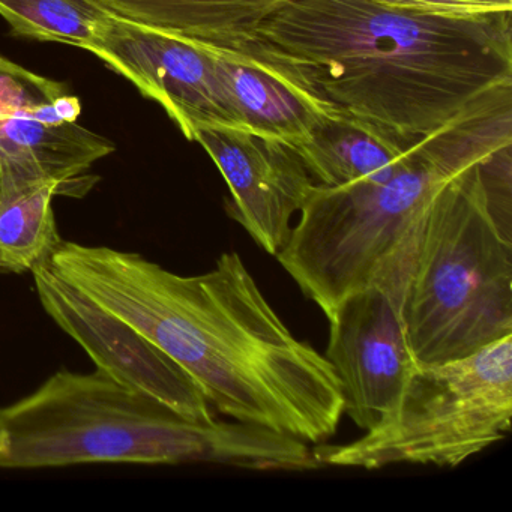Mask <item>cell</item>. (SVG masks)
<instances>
[{
	"instance_id": "6da1fadb",
	"label": "cell",
	"mask_w": 512,
	"mask_h": 512,
	"mask_svg": "<svg viewBox=\"0 0 512 512\" xmlns=\"http://www.w3.org/2000/svg\"><path fill=\"white\" fill-rule=\"evenodd\" d=\"M49 265L169 356L215 412L307 443L337 433L334 368L290 331L235 251L179 275L137 253L62 241Z\"/></svg>"
},
{
	"instance_id": "7a4b0ae2",
	"label": "cell",
	"mask_w": 512,
	"mask_h": 512,
	"mask_svg": "<svg viewBox=\"0 0 512 512\" xmlns=\"http://www.w3.org/2000/svg\"><path fill=\"white\" fill-rule=\"evenodd\" d=\"M247 38L344 115L406 139L512 80L511 16L446 20L371 0H290Z\"/></svg>"
},
{
	"instance_id": "3957f363",
	"label": "cell",
	"mask_w": 512,
	"mask_h": 512,
	"mask_svg": "<svg viewBox=\"0 0 512 512\" xmlns=\"http://www.w3.org/2000/svg\"><path fill=\"white\" fill-rule=\"evenodd\" d=\"M509 146L512 82H503L416 140L388 181L314 184L298 224L275 257L326 317L344 299L370 287L400 308L431 200L455 176Z\"/></svg>"
},
{
	"instance_id": "277c9868",
	"label": "cell",
	"mask_w": 512,
	"mask_h": 512,
	"mask_svg": "<svg viewBox=\"0 0 512 512\" xmlns=\"http://www.w3.org/2000/svg\"><path fill=\"white\" fill-rule=\"evenodd\" d=\"M86 463H214L307 472V442L245 422L194 421L103 371L62 368L0 409V469Z\"/></svg>"
},
{
	"instance_id": "5b68a950",
	"label": "cell",
	"mask_w": 512,
	"mask_h": 512,
	"mask_svg": "<svg viewBox=\"0 0 512 512\" xmlns=\"http://www.w3.org/2000/svg\"><path fill=\"white\" fill-rule=\"evenodd\" d=\"M398 314L418 365L466 358L512 335V146L431 200Z\"/></svg>"
},
{
	"instance_id": "8992f818",
	"label": "cell",
	"mask_w": 512,
	"mask_h": 512,
	"mask_svg": "<svg viewBox=\"0 0 512 512\" xmlns=\"http://www.w3.org/2000/svg\"><path fill=\"white\" fill-rule=\"evenodd\" d=\"M512 335L466 358L418 365L382 424L346 445H320V466L457 467L508 436Z\"/></svg>"
},
{
	"instance_id": "52a82bcc",
	"label": "cell",
	"mask_w": 512,
	"mask_h": 512,
	"mask_svg": "<svg viewBox=\"0 0 512 512\" xmlns=\"http://www.w3.org/2000/svg\"><path fill=\"white\" fill-rule=\"evenodd\" d=\"M80 115L64 83L0 56V187L53 181L64 194L86 193L83 173L115 146L80 125Z\"/></svg>"
},
{
	"instance_id": "ba28073f",
	"label": "cell",
	"mask_w": 512,
	"mask_h": 512,
	"mask_svg": "<svg viewBox=\"0 0 512 512\" xmlns=\"http://www.w3.org/2000/svg\"><path fill=\"white\" fill-rule=\"evenodd\" d=\"M85 50L160 104L190 142L202 128L247 131L202 41L107 13Z\"/></svg>"
},
{
	"instance_id": "9c48e42d",
	"label": "cell",
	"mask_w": 512,
	"mask_h": 512,
	"mask_svg": "<svg viewBox=\"0 0 512 512\" xmlns=\"http://www.w3.org/2000/svg\"><path fill=\"white\" fill-rule=\"evenodd\" d=\"M32 274L46 313L86 350L97 370L185 418L215 419L214 409L191 377L133 326L59 277L49 260Z\"/></svg>"
},
{
	"instance_id": "30bf717a",
	"label": "cell",
	"mask_w": 512,
	"mask_h": 512,
	"mask_svg": "<svg viewBox=\"0 0 512 512\" xmlns=\"http://www.w3.org/2000/svg\"><path fill=\"white\" fill-rule=\"evenodd\" d=\"M328 320L325 356L340 380L344 413L361 430H374L418 367L398 307L370 287L344 299Z\"/></svg>"
},
{
	"instance_id": "8fae6325",
	"label": "cell",
	"mask_w": 512,
	"mask_h": 512,
	"mask_svg": "<svg viewBox=\"0 0 512 512\" xmlns=\"http://www.w3.org/2000/svg\"><path fill=\"white\" fill-rule=\"evenodd\" d=\"M200 143L230 190L226 212L265 253L277 256L292 233V218L316 184L290 146L250 131L202 128Z\"/></svg>"
},
{
	"instance_id": "7c38bea8",
	"label": "cell",
	"mask_w": 512,
	"mask_h": 512,
	"mask_svg": "<svg viewBox=\"0 0 512 512\" xmlns=\"http://www.w3.org/2000/svg\"><path fill=\"white\" fill-rule=\"evenodd\" d=\"M202 43L217 62L233 109L250 133L296 148L326 119L340 115V110L260 53L248 38L227 44Z\"/></svg>"
},
{
	"instance_id": "4fadbf2b",
	"label": "cell",
	"mask_w": 512,
	"mask_h": 512,
	"mask_svg": "<svg viewBox=\"0 0 512 512\" xmlns=\"http://www.w3.org/2000/svg\"><path fill=\"white\" fill-rule=\"evenodd\" d=\"M416 140L340 113L292 149L316 184L344 187L388 181Z\"/></svg>"
},
{
	"instance_id": "5bb4252c",
	"label": "cell",
	"mask_w": 512,
	"mask_h": 512,
	"mask_svg": "<svg viewBox=\"0 0 512 512\" xmlns=\"http://www.w3.org/2000/svg\"><path fill=\"white\" fill-rule=\"evenodd\" d=\"M107 13L206 43L244 40L290 0H91Z\"/></svg>"
},
{
	"instance_id": "9a60e30c",
	"label": "cell",
	"mask_w": 512,
	"mask_h": 512,
	"mask_svg": "<svg viewBox=\"0 0 512 512\" xmlns=\"http://www.w3.org/2000/svg\"><path fill=\"white\" fill-rule=\"evenodd\" d=\"M58 194L64 188L53 181L0 187V274L32 272L59 247L53 212Z\"/></svg>"
},
{
	"instance_id": "2e32d148",
	"label": "cell",
	"mask_w": 512,
	"mask_h": 512,
	"mask_svg": "<svg viewBox=\"0 0 512 512\" xmlns=\"http://www.w3.org/2000/svg\"><path fill=\"white\" fill-rule=\"evenodd\" d=\"M0 16L16 37L85 50L97 38L107 11L91 0H0Z\"/></svg>"
},
{
	"instance_id": "e0dca14e",
	"label": "cell",
	"mask_w": 512,
	"mask_h": 512,
	"mask_svg": "<svg viewBox=\"0 0 512 512\" xmlns=\"http://www.w3.org/2000/svg\"><path fill=\"white\" fill-rule=\"evenodd\" d=\"M389 10L446 20H484L511 16L512 0H371Z\"/></svg>"
}]
</instances>
